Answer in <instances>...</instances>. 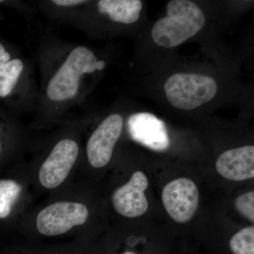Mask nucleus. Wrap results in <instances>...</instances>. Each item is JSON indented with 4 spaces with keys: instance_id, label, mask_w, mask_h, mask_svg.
Wrapping results in <instances>:
<instances>
[{
    "instance_id": "1",
    "label": "nucleus",
    "mask_w": 254,
    "mask_h": 254,
    "mask_svg": "<svg viewBox=\"0 0 254 254\" xmlns=\"http://www.w3.org/2000/svg\"><path fill=\"white\" fill-rule=\"evenodd\" d=\"M205 23L204 13L195 2L172 0L167 5V16L153 25L152 39L158 46L175 48L199 33Z\"/></svg>"
},
{
    "instance_id": "2",
    "label": "nucleus",
    "mask_w": 254,
    "mask_h": 254,
    "mask_svg": "<svg viewBox=\"0 0 254 254\" xmlns=\"http://www.w3.org/2000/svg\"><path fill=\"white\" fill-rule=\"evenodd\" d=\"M98 59L89 48H73L48 82L47 96L51 101L64 102L74 98L82 75L96 71Z\"/></svg>"
},
{
    "instance_id": "3",
    "label": "nucleus",
    "mask_w": 254,
    "mask_h": 254,
    "mask_svg": "<svg viewBox=\"0 0 254 254\" xmlns=\"http://www.w3.org/2000/svg\"><path fill=\"white\" fill-rule=\"evenodd\" d=\"M164 91L169 103L179 110H192L215 98L218 83L208 75L174 73L165 81Z\"/></svg>"
},
{
    "instance_id": "4",
    "label": "nucleus",
    "mask_w": 254,
    "mask_h": 254,
    "mask_svg": "<svg viewBox=\"0 0 254 254\" xmlns=\"http://www.w3.org/2000/svg\"><path fill=\"white\" fill-rule=\"evenodd\" d=\"M88 218L86 205L75 202L60 201L43 208L37 216L38 232L46 236L63 235L73 227L83 225Z\"/></svg>"
},
{
    "instance_id": "5",
    "label": "nucleus",
    "mask_w": 254,
    "mask_h": 254,
    "mask_svg": "<svg viewBox=\"0 0 254 254\" xmlns=\"http://www.w3.org/2000/svg\"><path fill=\"white\" fill-rule=\"evenodd\" d=\"M199 199L196 185L185 177L169 182L162 192V201L167 213L179 223H185L193 218Z\"/></svg>"
},
{
    "instance_id": "6",
    "label": "nucleus",
    "mask_w": 254,
    "mask_h": 254,
    "mask_svg": "<svg viewBox=\"0 0 254 254\" xmlns=\"http://www.w3.org/2000/svg\"><path fill=\"white\" fill-rule=\"evenodd\" d=\"M123 125V117L114 113L107 117L93 132L86 145L88 161L92 167L101 168L110 163Z\"/></svg>"
},
{
    "instance_id": "7",
    "label": "nucleus",
    "mask_w": 254,
    "mask_h": 254,
    "mask_svg": "<svg viewBox=\"0 0 254 254\" xmlns=\"http://www.w3.org/2000/svg\"><path fill=\"white\" fill-rule=\"evenodd\" d=\"M79 148L73 140L65 138L58 142L40 169L41 185L47 189L60 186L76 163Z\"/></svg>"
},
{
    "instance_id": "8",
    "label": "nucleus",
    "mask_w": 254,
    "mask_h": 254,
    "mask_svg": "<svg viewBox=\"0 0 254 254\" xmlns=\"http://www.w3.org/2000/svg\"><path fill=\"white\" fill-rule=\"evenodd\" d=\"M127 127L132 139L150 150L165 151L170 147L166 125L153 114H133L128 119Z\"/></svg>"
},
{
    "instance_id": "9",
    "label": "nucleus",
    "mask_w": 254,
    "mask_h": 254,
    "mask_svg": "<svg viewBox=\"0 0 254 254\" xmlns=\"http://www.w3.org/2000/svg\"><path fill=\"white\" fill-rule=\"evenodd\" d=\"M148 180L144 173L135 172L129 181L115 190L112 197L116 211L127 218L141 216L148 208L145 191Z\"/></svg>"
},
{
    "instance_id": "10",
    "label": "nucleus",
    "mask_w": 254,
    "mask_h": 254,
    "mask_svg": "<svg viewBox=\"0 0 254 254\" xmlns=\"http://www.w3.org/2000/svg\"><path fill=\"white\" fill-rule=\"evenodd\" d=\"M219 175L232 181H244L254 177V146L244 145L225 150L217 159Z\"/></svg>"
},
{
    "instance_id": "11",
    "label": "nucleus",
    "mask_w": 254,
    "mask_h": 254,
    "mask_svg": "<svg viewBox=\"0 0 254 254\" xmlns=\"http://www.w3.org/2000/svg\"><path fill=\"white\" fill-rule=\"evenodd\" d=\"M97 4L100 13L114 22L123 24L136 22L143 8L140 0H100Z\"/></svg>"
},
{
    "instance_id": "12",
    "label": "nucleus",
    "mask_w": 254,
    "mask_h": 254,
    "mask_svg": "<svg viewBox=\"0 0 254 254\" xmlns=\"http://www.w3.org/2000/svg\"><path fill=\"white\" fill-rule=\"evenodd\" d=\"M24 68V64L19 59L10 60L0 65V98L7 96L14 89Z\"/></svg>"
},
{
    "instance_id": "13",
    "label": "nucleus",
    "mask_w": 254,
    "mask_h": 254,
    "mask_svg": "<svg viewBox=\"0 0 254 254\" xmlns=\"http://www.w3.org/2000/svg\"><path fill=\"white\" fill-rule=\"evenodd\" d=\"M21 191V187L11 180H0V218L9 216L12 205Z\"/></svg>"
},
{
    "instance_id": "14",
    "label": "nucleus",
    "mask_w": 254,
    "mask_h": 254,
    "mask_svg": "<svg viewBox=\"0 0 254 254\" xmlns=\"http://www.w3.org/2000/svg\"><path fill=\"white\" fill-rule=\"evenodd\" d=\"M232 254H254V227H245L235 233L229 241Z\"/></svg>"
},
{
    "instance_id": "15",
    "label": "nucleus",
    "mask_w": 254,
    "mask_h": 254,
    "mask_svg": "<svg viewBox=\"0 0 254 254\" xmlns=\"http://www.w3.org/2000/svg\"><path fill=\"white\" fill-rule=\"evenodd\" d=\"M235 208L242 216L254 222V191L247 192L237 197Z\"/></svg>"
},
{
    "instance_id": "16",
    "label": "nucleus",
    "mask_w": 254,
    "mask_h": 254,
    "mask_svg": "<svg viewBox=\"0 0 254 254\" xmlns=\"http://www.w3.org/2000/svg\"><path fill=\"white\" fill-rule=\"evenodd\" d=\"M87 2L88 1H83V0H54L53 1V4L57 6H65V7L78 6V5L86 4Z\"/></svg>"
},
{
    "instance_id": "17",
    "label": "nucleus",
    "mask_w": 254,
    "mask_h": 254,
    "mask_svg": "<svg viewBox=\"0 0 254 254\" xmlns=\"http://www.w3.org/2000/svg\"><path fill=\"white\" fill-rule=\"evenodd\" d=\"M11 60V55L6 51L4 47L0 43V65L4 64Z\"/></svg>"
},
{
    "instance_id": "18",
    "label": "nucleus",
    "mask_w": 254,
    "mask_h": 254,
    "mask_svg": "<svg viewBox=\"0 0 254 254\" xmlns=\"http://www.w3.org/2000/svg\"><path fill=\"white\" fill-rule=\"evenodd\" d=\"M105 63L103 60H100V61H98L96 65V70L98 71H101L103 68H105Z\"/></svg>"
},
{
    "instance_id": "19",
    "label": "nucleus",
    "mask_w": 254,
    "mask_h": 254,
    "mask_svg": "<svg viewBox=\"0 0 254 254\" xmlns=\"http://www.w3.org/2000/svg\"><path fill=\"white\" fill-rule=\"evenodd\" d=\"M0 150H1V147H0Z\"/></svg>"
}]
</instances>
